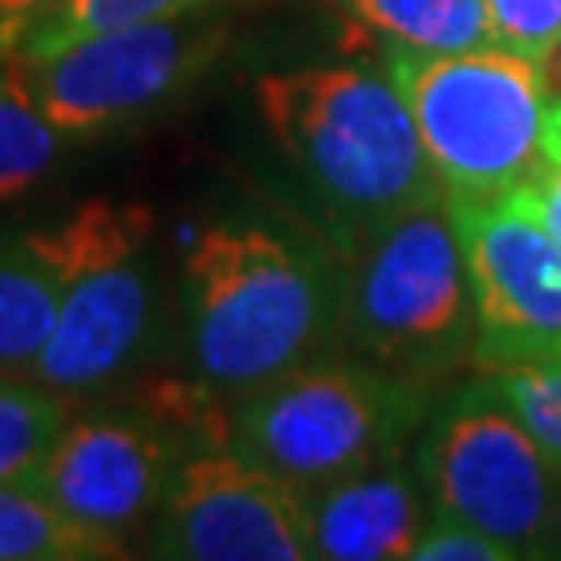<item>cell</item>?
Segmentation results:
<instances>
[{
  "label": "cell",
  "instance_id": "8992f818",
  "mask_svg": "<svg viewBox=\"0 0 561 561\" xmlns=\"http://www.w3.org/2000/svg\"><path fill=\"white\" fill-rule=\"evenodd\" d=\"M433 412V387L362 358H317L245 391L229 412V445L241 458L312 491L370 461L403 454Z\"/></svg>",
  "mask_w": 561,
  "mask_h": 561
},
{
  "label": "cell",
  "instance_id": "9a60e30c",
  "mask_svg": "<svg viewBox=\"0 0 561 561\" xmlns=\"http://www.w3.org/2000/svg\"><path fill=\"white\" fill-rule=\"evenodd\" d=\"M67 146H80V141L67 138L42 113V104L30 96L18 71L0 62V204L38 187L59 167Z\"/></svg>",
  "mask_w": 561,
  "mask_h": 561
},
{
  "label": "cell",
  "instance_id": "6da1fadb",
  "mask_svg": "<svg viewBox=\"0 0 561 561\" xmlns=\"http://www.w3.org/2000/svg\"><path fill=\"white\" fill-rule=\"evenodd\" d=\"M180 329L192 379L259 391L341 345L345 254L287 217L208 221L180 262Z\"/></svg>",
  "mask_w": 561,
  "mask_h": 561
},
{
  "label": "cell",
  "instance_id": "e0dca14e",
  "mask_svg": "<svg viewBox=\"0 0 561 561\" xmlns=\"http://www.w3.org/2000/svg\"><path fill=\"white\" fill-rule=\"evenodd\" d=\"M121 558L113 545L67 520L38 486H0V561Z\"/></svg>",
  "mask_w": 561,
  "mask_h": 561
},
{
  "label": "cell",
  "instance_id": "ba28073f",
  "mask_svg": "<svg viewBox=\"0 0 561 561\" xmlns=\"http://www.w3.org/2000/svg\"><path fill=\"white\" fill-rule=\"evenodd\" d=\"M229 46V21L187 13L80 34L34 55L4 59L71 141L117 134L187 96Z\"/></svg>",
  "mask_w": 561,
  "mask_h": 561
},
{
  "label": "cell",
  "instance_id": "52a82bcc",
  "mask_svg": "<svg viewBox=\"0 0 561 561\" xmlns=\"http://www.w3.org/2000/svg\"><path fill=\"white\" fill-rule=\"evenodd\" d=\"M382 71L408 101L445 196H503L533 183L553 104L549 71L500 46L454 55L391 46Z\"/></svg>",
  "mask_w": 561,
  "mask_h": 561
},
{
  "label": "cell",
  "instance_id": "9c48e42d",
  "mask_svg": "<svg viewBox=\"0 0 561 561\" xmlns=\"http://www.w3.org/2000/svg\"><path fill=\"white\" fill-rule=\"evenodd\" d=\"M412 466L437 516L474 524L520 558H545L561 507V466L479 375L433 403Z\"/></svg>",
  "mask_w": 561,
  "mask_h": 561
},
{
  "label": "cell",
  "instance_id": "ac0fdd59",
  "mask_svg": "<svg viewBox=\"0 0 561 561\" xmlns=\"http://www.w3.org/2000/svg\"><path fill=\"white\" fill-rule=\"evenodd\" d=\"M233 0H62L50 18L42 21L30 38L21 42L18 55H34L46 46H59L80 34H101L117 25H138V21H167L187 18V13H217ZM13 55V59H18Z\"/></svg>",
  "mask_w": 561,
  "mask_h": 561
},
{
  "label": "cell",
  "instance_id": "8fae6325",
  "mask_svg": "<svg viewBox=\"0 0 561 561\" xmlns=\"http://www.w3.org/2000/svg\"><path fill=\"white\" fill-rule=\"evenodd\" d=\"M146 553L175 561H308L304 495L241 458L233 445H204L180 466Z\"/></svg>",
  "mask_w": 561,
  "mask_h": 561
},
{
  "label": "cell",
  "instance_id": "2e32d148",
  "mask_svg": "<svg viewBox=\"0 0 561 561\" xmlns=\"http://www.w3.org/2000/svg\"><path fill=\"white\" fill-rule=\"evenodd\" d=\"M71 403L34 379L0 375V486H34Z\"/></svg>",
  "mask_w": 561,
  "mask_h": 561
},
{
  "label": "cell",
  "instance_id": "5bb4252c",
  "mask_svg": "<svg viewBox=\"0 0 561 561\" xmlns=\"http://www.w3.org/2000/svg\"><path fill=\"white\" fill-rule=\"evenodd\" d=\"M337 9L396 50L454 55L495 46L486 0H337Z\"/></svg>",
  "mask_w": 561,
  "mask_h": 561
},
{
  "label": "cell",
  "instance_id": "30bf717a",
  "mask_svg": "<svg viewBox=\"0 0 561 561\" xmlns=\"http://www.w3.org/2000/svg\"><path fill=\"white\" fill-rule=\"evenodd\" d=\"M470 300L474 366L507 370L561 358V241L516 187L503 196H449Z\"/></svg>",
  "mask_w": 561,
  "mask_h": 561
},
{
  "label": "cell",
  "instance_id": "44dd1931",
  "mask_svg": "<svg viewBox=\"0 0 561 561\" xmlns=\"http://www.w3.org/2000/svg\"><path fill=\"white\" fill-rule=\"evenodd\" d=\"M520 553L512 545L495 541L474 524L454 520V516H428L421 537L412 545V561H516Z\"/></svg>",
  "mask_w": 561,
  "mask_h": 561
},
{
  "label": "cell",
  "instance_id": "7a4b0ae2",
  "mask_svg": "<svg viewBox=\"0 0 561 561\" xmlns=\"http://www.w3.org/2000/svg\"><path fill=\"white\" fill-rule=\"evenodd\" d=\"M254 113L324 238L350 254L403 208L442 196L396 80L366 62H312L254 80Z\"/></svg>",
  "mask_w": 561,
  "mask_h": 561
},
{
  "label": "cell",
  "instance_id": "7402d4cb",
  "mask_svg": "<svg viewBox=\"0 0 561 561\" xmlns=\"http://www.w3.org/2000/svg\"><path fill=\"white\" fill-rule=\"evenodd\" d=\"M537 213L545 217V225L553 229V238L561 241V96H553L549 104V121H545V150H541V167L533 183L524 187Z\"/></svg>",
  "mask_w": 561,
  "mask_h": 561
},
{
  "label": "cell",
  "instance_id": "603a6c76",
  "mask_svg": "<svg viewBox=\"0 0 561 561\" xmlns=\"http://www.w3.org/2000/svg\"><path fill=\"white\" fill-rule=\"evenodd\" d=\"M62 0H0V62L13 59L21 42L59 9Z\"/></svg>",
  "mask_w": 561,
  "mask_h": 561
},
{
  "label": "cell",
  "instance_id": "ffe728a7",
  "mask_svg": "<svg viewBox=\"0 0 561 561\" xmlns=\"http://www.w3.org/2000/svg\"><path fill=\"white\" fill-rule=\"evenodd\" d=\"M486 21L500 50L553 71L561 55V0H486Z\"/></svg>",
  "mask_w": 561,
  "mask_h": 561
},
{
  "label": "cell",
  "instance_id": "3957f363",
  "mask_svg": "<svg viewBox=\"0 0 561 561\" xmlns=\"http://www.w3.org/2000/svg\"><path fill=\"white\" fill-rule=\"evenodd\" d=\"M59 275V321L30 379L67 400L125 387L162 345L159 221L138 201L76 204L59 225L38 229Z\"/></svg>",
  "mask_w": 561,
  "mask_h": 561
},
{
  "label": "cell",
  "instance_id": "4fadbf2b",
  "mask_svg": "<svg viewBox=\"0 0 561 561\" xmlns=\"http://www.w3.org/2000/svg\"><path fill=\"white\" fill-rule=\"evenodd\" d=\"M59 321V275L38 229L0 225V375L30 379Z\"/></svg>",
  "mask_w": 561,
  "mask_h": 561
},
{
  "label": "cell",
  "instance_id": "d6986e66",
  "mask_svg": "<svg viewBox=\"0 0 561 561\" xmlns=\"http://www.w3.org/2000/svg\"><path fill=\"white\" fill-rule=\"evenodd\" d=\"M474 375L561 466V358L507 366V370H474Z\"/></svg>",
  "mask_w": 561,
  "mask_h": 561
},
{
  "label": "cell",
  "instance_id": "cb8c5ba5",
  "mask_svg": "<svg viewBox=\"0 0 561 561\" xmlns=\"http://www.w3.org/2000/svg\"><path fill=\"white\" fill-rule=\"evenodd\" d=\"M545 558H561V507L558 520H553V533H549V545H545Z\"/></svg>",
  "mask_w": 561,
  "mask_h": 561
},
{
  "label": "cell",
  "instance_id": "5b68a950",
  "mask_svg": "<svg viewBox=\"0 0 561 561\" xmlns=\"http://www.w3.org/2000/svg\"><path fill=\"white\" fill-rule=\"evenodd\" d=\"M341 345L424 387L474 366V300L445 192L403 208L345 254Z\"/></svg>",
  "mask_w": 561,
  "mask_h": 561
},
{
  "label": "cell",
  "instance_id": "277c9868",
  "mask_svg": "<svg viewBox=\"0 0 561 561\" xmlns=\"http://www.w3.org/2000/svg\"><path fill=\"white\" fill-rule=\"evenodd\" d=\"M204 445H229L225 396L201 379H146L121 403L71 412L34 486L67 520L125 553Z\"/></svg>",
  "mask_w": 561,
  "mask_h": 561
},
{
  "label": "cell",
  "instance_id": "7c38bea8",
  "mask_svg": "<svg viewBox=\"0 0 561 561\" xmlns=\"http://www.w3.org/2000/svg\"><path fill=\"white\" fill-rule=\"evenodd\" d=\"M300 495L308 545L321 561L412 558V545L433 516L421 474L412 461H403V454L370 461Z\"/></svg>",
  "mask_w": 561,
  "mask_h": 561
}]
</instances>
